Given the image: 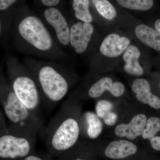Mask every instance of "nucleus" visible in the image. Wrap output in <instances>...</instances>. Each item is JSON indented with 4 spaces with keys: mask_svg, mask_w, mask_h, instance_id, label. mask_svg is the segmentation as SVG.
Masks as SVG:
<instances>
[{
    "mask_svg": "<svg viewBox=\"0 0 160 160\" xmlns=\"http://www.w3.org/2000/svg\"><path fill=\"white\" fill-rule=\"evenodd\" d=\"M137 38L146 46L160 51V32L145 24L137 25L134 29Z\"/></svg>",
    "mask_w": 160,
    "mask_h": 160,
    "instance_id": "15",
    "label": "nucleus"
},
{
    "mask_svg": "<svg viewBox=\"0 0 160 160\" xmlns=\"http://www.w3.org/2000/svg\"><path fill=\"white\" fill-rule=\"evenodd\" d=\"M41 5L47 8H55L61 3L59 0H41L40 1Z\"/></svg>",
    "mask_w": 160,
    "mask_h": 160,
    "instance_id": "23",
    "label": "nucleus"
},
{
    "mask_svg": "<svg viewBox=\"0 0 160 160\" xmlns=\"http://www.w3.org/2000/svg\"><path fill=\"white\" fill-rule=\"evenodd\" d=\"M130 40L126 37L121 36L117 33L107 35L99 47L100 53L108 58H116L123 54L129 46Z\"/></svg>",
    "mask_w": 160,
    "mask_h": 160,
    "instance_id": "9",
    "label": "nucleus"
},
{
    "mask_svg": "<svg viewBox=\"0 0 160 160\" xmlns=\"http://www.w3.org/2000/svg\"><path fill=\"white\" fill-rule=\"evenodd\" d=\"M1 103L4 113L13 129L28 134L37 128L38 121L33 112L18 98L3 77H1Z\"/></svg>",
    "mask_w": 160,
    "mask_h": 160,
    "instance_id": "4",
    "label": "nucleus"
},
{
    "mask_svg": "<svg viewBox=\"0 0 160 160\" xmlns=\"http://www.w3.org/2000/svg\"><path fill=\"white\" fill-rule=\"evenodd\" d=\"M87 124L86 133L88 137L91 139H95L102 133L103 124L101 119L96 113L92 112H87L84 114Z\"/></svg>",
    "mask_w": 160,
    "mask_h": 160,
    "instance_id": "17",
    "label": "nucleus"
},
{
    "mask_svg": "<svg viewBox=\"0 0 160 160\" xmlns=\"http://www.w3.org/2000/svg\"><path fill=\"white\" fill-rule=\"evenodd\" d=\"M46 22L53 28L58 42L64 46L70 44V26L62 12L57 8H47L43 12Z\"/></svg>",
    "mask_w": 160,
    "mask_h": 160,
    "instance_id": "7",
    "label": "nucleus"
},
{
    "mask_svg": "<svg viewBox=\"0 0 160 160\" xmlns=\"http://www.w3.org/2000/svg\"><path fill=\"white\" fill-rule=\"evenodd\" d=\"M7 70L12 91L20 101L30 111L37 109L41 95L35 79L29 68L14 58L6 62Z\"/></svg>",
    "mask_w": 160,
    "mask_h": 160,
    "instance_id": "3",
    "label": "nucleus"
},
{
    "mask_svg": "<svg viewBox=\"0 0 160 160\" xmlns=\"http://www.w3.org/2000/svg\"><path fill=\"white\" fill-rule=\"evenodd\" d=\"M16 0H1L0 1V10L1 11H6L11 8L12 6L17 2Z\"/></svg>",
    "mask_w": 160,
    "mask_h": 160,
    "instance_id": "22",
    "label": "nucleus"
},
{
    "mask_svg": "<svg viewBox=\"0 0 160 160\" xmlns=\"http://www.w3.org/2000/svg\"><path fill=\"white\" fill-rule=\"evenodd\" d=\"M91 2L94 5L100 15L108 20L114 19L117 12L113 5L107 0H93Z\"/></svg>",
    "mask_w": 160,
    "mask_h": 160,
    "instance_id": "19",
    "label": "nucleus"
},
{
    "mask_svg": "<svg viewBox=\"0 0 160 160\" xmlns=\"http://www.w3.org/2000/svg\"><path fill=\"white\" fill-rule=\"evenodd\" d=\"M68 160H87L85 159L80 158H77L72 159L70 160V159H69Z\"/></svg>",
    "mask_w": 160,
    "mask_h": 160,
    "instance_id": "27",
    "label": "nucleus"
},
{
    "mask_svg": "<svg viewBox=\"0 0 160 160\" xmlns=\"http://www.w3.org/2000/svg\"><path fill=\"white\" fill-rule=\"evenodd\" d=\"M26 65L37 83L40 92L49 101L58 102L70 89V69L52 61L26 60Z\"/></svg>",
    "mask_w": 160,
    "mask_h": 160,
    "instance_id": "2",
    "label": "nucleus"
},
{
    "mask_svg": "<svg viewBox=\"0 0 160 160\" xmlns=\"http://www.w3.org/2000/svg\"><path fill=\"white\" fill-rule=\"evenodd\" d=\"M13 12L12 38L19 51L52 62L70 59L56 44L43 21L32 12L22 6Z\"/></svg>",
    "mask_w": 160,
    "mask_h": 160,
    "instance_id": "1",
    "label": "nucleus"
},
{
    "mask_svg": "<svg viewBox=\"0 0 160 160\" xmlns=\"http://www.w3.org/2000/svg\"><path fill=\"white\" fill-rule=\"evenodd\" d=\"M132 89L136 93L138 101L147 104L156 110L160 109V98L152 93L150 84L147 80L144 78L135 80L132 85Z\"/></svg>",
    "mask_w": 160,
    "mask_h": 160,
    "instance_id": "12",
    "label": "nucleus"
},
{
    "mask_svg": "<svg viewBox=\"0 0 160 160\" xmlns=\"http://www.w3.org/2000/svg\"><path fill=\"white\" fill-rule=\"evenodd\" d=\"M112 103L107 100H99L96 104V113L108 126H113L117 121V114L112 111Z\"/></svg>",
    "mask_w": 160,
    "mask_h": 160,
    "instance_id": "16",
    "label": "nucleus"
},
{
    "mask_svg": "<svg viewBox=\"0 0 160 160\" xmlns=\"http://www.w3.org/2000/svg\"><path fill=\"white\" fill-rule=\"evenodd\" d=\"M91 1L89 0H73L72 6L74 12V16L80 22L91 23L93 18L89 10Z\"/></svg>",
    "mask_w": 160,
    "mask_h": 160,
    "instance_id": "18",
    "label": "nucleus"
},
{
    "mask_svg": "<svg viewBox=\"0 0 160 160\" xmlns=\"http://www.w3.org/2000/svg\"><path fill=\"white\" fill-rule=\"evenodd\" d=\"M138 148L133 143L125 140H116L111 142L106 147L104 154L112 159H122L135 154Z\"/></svg>",
    "mask_w": 160,
    "mask_h": 160,
    "instance_id": "13",
    "label": "nucleus"
},
{
    "mask_svg": "<svg viewBox=\"0 0 160 160\" xmlns=\"http://www.w3.org/2000/svg\"><path fill=\"white\" fill-rule=\"evenodd\" d=\"M159 85H160V84H159Z\"/></svg>",
    "mask_w": 160,
    "mask_h": 160,
    "instance_id": "28",
    "label": "nucleus"
},
{
    "mask_svg": "<svg viewBox=\"0 0 160 160\" xmlns=\"http://www.w3.org/2000/svg\"><path fill=\"white\" fill-rule=\"evenodd\" d=\"M155 28L157 31L160 32V19L156 21L154 24Z\"/></svg>",
    "mask_w": 160,
    "mask_h": 160,
    "instance_id": "26",
    "label": "nucleus"
},
{
    "mask_svg": "<svg viewBox=\"0 0 160 160\" xmlns=\"http://www.w3.org/2000/svg\"><path fill=\"white\" fill-rule=\"evenodd\" d=\"M32 142L28 134L16 131L2 133L1 160H22L32 154Z\"/></svg>",
    "mask_w": 160,
    "mask_h": 160,
    "instance_id": "6",
    "label": "nucleus"
},
{
    "mask_svg": "<svg viewBox=\"0 0 160 160\" xmlns=\"http://www.w3.org/2000/svg\"><path fill=\"white\" fill-rule=\"evenodd\" d=\"M141 55V51L137 46L129 45L122 56L123 60L125 62L124 69L126 73L135 76L143 75L144 69L139 62Z\"/></svg>",
    "mask_w": 160,
    "mask_h": 160,
    "instance_id": "14",
    "label": "nucleus"
},
{
    "mask_svg": "<svg viewBox=\"0 0 160 160\" xmlns=\"http://www.w3.org/2000/svg\"><path fill=\"white\" fill-rule=\"evenodd\" d=\"M22 160H47V159L41 156L31 154Z\"/></svg>",
    "mask_w": 160,
    "mask_h": 160,
    "instance_id": "25",
    "label": "nucleus"
},
{
    "mask_svg": "<svg viewBox=\"0 0 160 160\" xmlns=\"http://www.w3.org/2000/svg\"><path fill=\"white\" fill-rule=\"evenodd\" d=\"M94 32L91 23L78 22L70 26V44L75 52L82 54L88 49Z\"/></svg>",
    "mask_w": 160,
    "mask_h": 160,
    "instance_id": "8",
    "label": "nucleus"
},
{
    "mask_svg": "<svg viewBox=\"0 0 160 160\" xmlns=\"http://www.w3.org/2000/svg\"><path fill=\"white\" fill-rule=\"evenodd\" d=\"M149 141L152 149L160 151V136H155L149 139Z\"/></svg>",
    "mask_w": 160,
    "mask_h": 160,
    "instance_id": "24",
    "label": "nucleus"
},
{
    "mask_svg": "<svg viewBox=\"0 0 160 160\" xmlns=\"http://www.w3.org/2000/svg\"><path fill=\"white\" fill-rule=\"evenodd\" d=\"M160 132V118L151 117L146 122V128L143 131L142 137L145 139H149L157 135Z\"/></svg>",
    "mask_w": 160,
    "mask_h": 160,
    "instance_id": "21",
    "label": "nucleus"
},
{
    "mask_svg": "<svg viewBox=\"0 0 160 160\" xmlns=\"http://www.w3.org/2000/svg\"><path fill=\"white\" fill-rule=\"evenodd\" d=\"M80 134V126L76 119L69 113L65 115L49 134V149L57 154L69 151L77 142Z\"/></svg>",
    "mask_w": 160,
    "mask_h": 160,
    "instance_id": "5",
    "label": "nucleus"
},
{
    "mask_svg": "<svg viewBox=\"0 0 160 160\" xmlns=\"http://www.w3.org/2000/svg\"><path fill=\"white\" fill-rule=\"evenodd\" d=\"M117 2L123 8L139 11L149 10L154 4L152 0H117Z\"/></svg>",
    "mask_w": 160,
    "mask_h": 160,
    "instance_id": "20",
    "label": "nucleus"
},
{
    "mask_svg": "<svg viewBox=\"0 0 160 160\" xmlns=\"http://www.w3.org/2000/svg\"><path fill=\"white\" fill-rule=\"evenodd\" d=\"M125 87L120 82H112L111 78L106 77L100 79L92 84L88 91V96L91 98L102 96L106 91L110 92L115 97H120L124 94Z\"/></svg>",
    "mask_w": 160,
    "mask_h": 160,
    "instance_id": "10",
    "label": "nucleus"
},
{
    "mask_svg": "<svg viewBox=\"0 0 160 160\" xmlns=\"http://www.w3.org/2000/svg\"><path fill=\"white\" fill-rule=\"evenodd\" d=\"M147 120L146 115L142 113L136 115L128 124L122 123L118 125L115 129V133L118 137L134 140L142 134Z\"/></svg>",
    "mask_w": 160,
    "mask_h": 160,
    "instance_id": "11",
    "label": "nucleus"
}]
</instances>
